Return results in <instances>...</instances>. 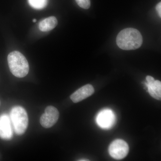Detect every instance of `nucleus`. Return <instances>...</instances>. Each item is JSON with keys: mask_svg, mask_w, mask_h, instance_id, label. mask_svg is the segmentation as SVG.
I'll return each mask as SVG.
<instances>
[{"mask_svg": "<svg viewBox=\"0 0 161 161\" xmlns=\"http://www.w3.org/2000/svg\"><path fill=\"white\" fill-rule=\"evenodd\" d=\"M59 112L58 110L52 106L47 107L45 112L41 115L40 123L44 128H50L55 125L59 119Z\"/></svg>", "mask_w": 161, "mask_h": 161, "instance_id": "6", "label": "nucleus"}, {"mask_svg": "<svg viewBox=\"0 0 161 161\" xmlns=\"http://www.w3.org/2000/svg\"><path fill=\"white\" fill-rule=\"evenodd\" d=\"M116 117L114 112L109 109L101 110L98 113L96 121L100 128L103 129H110L115 125Z\"/></svg>", "mask_w": 161, "mask_h": 161, "instance_id": "5", "label": "nucleus"}, {"mask_svg": "<svg viewBox=\"0 0 161 161\" xmlns=\"http://www.w3.org/2000/svg\"><path fill=\"white\" fill-rule=\"evenodd\" d=\"M58 24L57 18L54 16H50L40 21L39 24V29L43 32L50 31L55 28Z\"/></svg>", "mask_w": 161, "mask_h": 161, "instance_id": "10", "label": "nucleus"}, {"mask_svg": "<svg viewBox=\"0 0 161 161\" xmlns=\"http://www.w3.org/2000/svg\"><path fill=\"white\" fill-rule=\"evenodd\" d=\"M9 118L15 133L18 135L23 134L28 125V115L26 110L22 107H14L10 111Z\"/></svg>", "mask_w": 161, "mask_h": 161, "instance_id": "3", "label": "nucleus"}, {"mask_svg": "<svg viewBox=\"0 0 161 161\" xmlns=\"http://www.w3.org/2000/svg\"><path fill=\"white\" fill-rule=\"evenodd\" d=\"M13 130L10 118L6 114L0 116V137L9 140L13 137Z\"/></svg>", "mask_w": 161, "mask_h": 161, "instance_id": "7", "label": "nucleus"}, {"mask_svg": "<svg viewBox=\"0 0 161 161\" xmlns=\"http://www.w3.org/2000/svg\"><path fill=\"white\" fill-rule=\"evenodd\" d=\"M147 82L146 86L148 88V92L150 95L157 100H160L161 98V82L158 80H155L150 76L146 78Z\"/></svg>", "mask_w": 161, "mask_h": 161, "instance_id": "9", "label": "nucleus"}, {"mask_svg": "<svg viewBox=\"0 0 161 161\" xmlns=\"http://www.w3.org/2000/svg\"><path fill=\"white\" fill-rule=\"evenodd\" d=\"M129 147L125 141L117 139L110 144L108 151L110 155L115 159H122L128 154Z\"/></svg>", "mask_w": 161, "mask_h": 161, "instance_id": "4", "label": "nucleus"}, {"mask_svg": "<svg viewBox=\"0 0 161 161\" xmlns=\"http://www.w3.org/2000/svg\"><path fill=\"white\" fill-rule=\"evenodd\" d=\"M28 3L34 9H42L46 7L48 0H28Z\"/></svg>", "mask_w": 161, "mask_h": 161, "instance_id": "11", "label": "nucleus"}, {"mask_svg": "<svg viewBox=\"0 0 161 161\" xmlns=\"http://www.w3.org/2000/svg\"><path fill=\"white\" fill-rule=\"evenodd\" d=\"M7 60L10 72L16 77L23 78L28 74L29 65L28 61L19 52H11L8 55Z\"/></svg>", "mask_w": 161, "mask_h": 161, "instance_id": "2", "label": "nucleus"}, {"mask_svg": "<svg viewBox=\"0 0 161 161\" xmlns=\"http://www.w3.org/2000/svg\"><path fill=\"white\" fill-rule=\"evenodd\" d=\"M77 4L81 8L88 9L91 6L90 0H75Z\"/></svg>", "mask_w": 161, "mask_h": 161, "instance_id": "12", "label": "nucleus"}, {"mask_svg": "<svg viewBox=\"0 0 161 161\" xmlns=\"http://www.w3.org/2000/svg\"><path fill=\"white\" fill-rule=\"evenodd\" d=\"M143 39L141 33L132 28H126L118 34L116 43L119 48L125 50H135L142 46Z\"/></svg>", "mask_w": 161, "mask_h": 161, "instance_id": "1", "label": "nucleus"}, {"mask_svg": "<svg viewBox=\"0 0 161 161\" xmlns=\"http://www.w3.org/2000/svg\"><path fill=\"white\" fill-rule=\"evenodd\" d=\"M78 161H89V160H87V159H83V160H82V159H80V160H78Z\"/></svg>", "mask_w": 161, "mask_h": 161, "instance_id": "14", "label": "nucleus"}, {"mask_svg": "<svg viewBox=\"0 0 161 161\" xmlns=\"http://www.w3.org/2000/svg\"><path fill=\"white\" fill-rule=\"evenodd\" d=\"M95 92L94 87L90 84L81 87L70 96V99L75 103H77L91 96Z\"/></svg>", "mask_w": 161, "mask_h": 161, "instance_id": "8", "label": "nucleus"}, {"mask_svg": "<svg viewBox=\"0 0 161 161\" xmlns=\"http://www.w3.org/2000/svg\"><path fill=\"white\" fill-rule=\"evenodd\" d=\"M156 9L158 13L159 16L160 17H161V3L160 2L157 5L156 7Z\"/></svg>", "mask_w": 161, "mask_h": 161, "instance_id": "13", "label": "nucleus"}, {"mask_svg": "<svg viewBox=\"0 0 161 161\" xmlns=\"http://www.w3.org/2000/svg\"><path fill=\"white\" fill-rule=\"evenodd\" d=\"M33 21V23H36V19H33L32 20Z\"/></svg>", "mask_w": 161, "mask_h": 161, "instance_id": "15", "label": "nucleus"}]
</instances>
